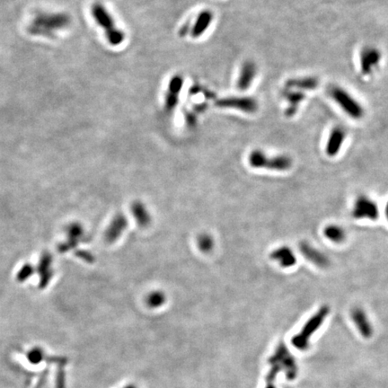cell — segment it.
<instances>
[{
  "label": "cell",
  "instance_id": "52a82bcc",
  "mask_svg": "<svg viewBox=\"0 0 388 388\" xmlns=\"http://www.w3.org/2000/svg\"><path fill=\"white\" fill-rule=\"evenodd\" d=\"M269 363L270 365H279L281 370L285 372L286 378L288 380H293L297 378V367L296 361L283 343H280L278 345L275 353L269 358Z\"/></svg>",
  "mask_w": 388,
  "mask_h": 388
},
{
  "label": "cell",
  "instance_id": "7c38bea8",
  "mask_svg": "<svg viewBox=\"0 0 388 388\" xmlns=\"http://www.w3.org/2000/svg\"><path fill=\"white\" fill-rule=\"evenodd\" d=\"M346 137L347 131L342 126H335L334 128L332 129L325 145L326 155L330 157H334L338 155L343 147Z\"/></svg>",
  "mask_w": 388,
  "mask_h": 388
},
{
  "label": "cell",
  "instance_id": "4fadbf2b",
  "mask_svg": "<svg viewBox=\"0 0 388 388\" xmlns=\"http://www.w3.org/2000/svg\"><path fill=\"white\" fill-rule=\"evenodd\" d=\"M351 318L363 338L370 339L373 335V326L363 308L355 306L351 311Z\"/></svg>",
  "mask_w": 388,
  "mask_h": 388
},
{
  "label": "cell",
  "instance_id": "30bf717a",
  "mask_svg": "<svg viewBox=\"0 0 388 388\" xmlns=\"http://www.w3.org/2000/svg\"><path fill=\"white\" fill-rule=\"evenodd\" d=\"M298 248L302 256L306 258V260L315 265V267H318L320 269H326L330 266L328 256L318 248L313 247L309 243L301 242L299 244Z\"/></svg>",
  "mask_w": 388,
  "mask_h": 388
},
{
  "label": "cell",
  "instance_id": "603a6c76",
  "mask_svg": "<svg viewBox=\"0 0 388 388\" xmlns=\"http://www.w3.org/2000/svg\"><path fill=\"white\" fill-rule=\"evenodd\" d=\"M198 247L203 253H209L212 250L214 242L213 239L208 234H201L197 239Z\"/></svg>",
  "mask_w": 388,
  "mask_h": 388
},
{
  "label": "cell",
  "instance_id": "3957f363",
  "mask_svg": "<svg viewBox=\"0 0 388 388\" xmlns=\"http://www.w3.org/2000/svg\"><path fill=\"white\" fill-rule=\"evenodd\" d=\"M327 94L349 117L354 120H361L364 117V107L346 89L340 86L331 85L327 87Z\"/></svg>",
  "mask_w": 388,
  "mask_h": 388
},
{
  "label": "cell",
  "instance_id": "ba28073f",
  "mask_svg": "<svg viewBox=\"0 0 388 388\" xmlns=\"http://www.w3.org/2000/svg\"><path fill=\"white\" fill-rule=\"evenodd\" d=\"M215 105L219 108L239 110L247 114H254L258 110V103L256 102V99L247 96L246 97L243 96L242 97L239 96L226 97L217 101Z\"/></svg>",
  "mask_w": 388,
  "mask_h": 388
},
{
  "label": "cell",
  "instance_id": "277c9868",
  "mask_svg": "<svg viewBox=\"0 0 388 388\" xmlns=\"http://www.w3.org/2000/svg\"><path fill=\"white\" fill-rule=\"evenodd\" d=\"M91 14L97 24L104 29L111 45L119 46L124 42L125 40L124 32L116 26L115 20L105 5L100 3H95L92 5Z\"/></svg>",
  "mask_w": 388,
  "mask_h": 388
},
{
  "label": "cell",
  "instance_id": "7a4b0ae2",
  "mask_svg": "<svg viewBox=\"0 0 388 388\" xmlns=\"http://www.w3.org/2000/svg\"><path fill=\"white\" fill-rule=\"evenodd\" d=\"M330 314V307L327 305L321 306L317 312L307 320L302 327L301 331L293 336L291 343L299 351H306L309 348L310 339L323 325Z\"/></svg>",
  "mask_w": 388,
  "mask_h": 388
},
{
  "label": "cell",
  "instance_id": "7402d4cb",
  "mask_svg": "<svg viewBox=\"0 0 388 388\" xmlns=\"http://www.w3.org/2000/svg\"><path fill=\"white\" fill-rule=\"evenodd\" d=\"M166 300L165 295L162 291H153L146 297V305L151 308H156L164 305Z\"/></svg>",
  "mask_w": 388,
  "mask_h": 388
},
{
  "label": "cell",
  "instance_id": "8992f818",
  "mask_svg": "<svg viewBox=\"0 0 388 388\" xmlns=\"http://www.w3.org/2000/svg\"><path fill=\"white\" fill-rule=\"evenodd\" d=\"M352 217L359 220H377L379 218V205L370 196L364 194L359 195L352 205Z\"/></svg>",
  "mask_w": 388,
  "mask_h": 388
},
{
  "label": "cell",
  "instance_id": "484cf974",
  "mask_svg": "<svg viewBox=\"0 0 388 388\" xmlns=\"http://www.w3.org/2000/svg\"><path fill=\"white\" fill-rule=\"evenodd\" d=\"M135 388L134 386H131V385H130V386H128V387H126V388Z\"/></svg>",
  "mask_w": 388,
  "mask_h": 388
},
{
  "label": "cell",
  "instance_id": "9a60e30c",
  "mask_svg": "<svg viewBox=\"0 0 388 388\" xmlns=\"http://www.w3.org/2000/svg\"><path fill=\"white\" fill-rule=\"evenodd\" d=\"M257 73L256 65L253 61H246L243 64L238 77L237 86L240 91H247L254 82Z\"/></svg>",
  "mask_w": 388,
  "mask_h": 388
},
{
  "label": "cell",
  "instance_id": "6da1fadb",
  "mask_svg": "<svg viewBox=\"0 0 388 388\" xmlns=\"http://www.w3.org/2000/svg\"><path fill=\"white\" fill-rule=\"evenodd\" d=\"M70 17L68 14H38L32 19V23L29 25V32L34 35H41L44 37H53L61 30L69 26Z\"/></svg>",
  "mask_w": 388,
  "mask_h": 388
},
{
  "label": "cell",
  "instance_id": "d4e9b609",
  "mask_svg": "<svg viewBox=\"0 0 388 388\" xmlns=\"http://www.w3.org/2000/svg\"><path fill=\"white\" fill-rule=\"evenodd\" d=\"M265 388H276L274 383H267V386L265 387Z\"/></svg>",
  "mask_w": 388,
  "mask_h": 388
},
{
  "label": "cell",
  "instance_id": "2e32d148",
  "mask_svg": "<svg viewBox=\"0 0 388 388\" xmlns=\"http://www.w3.org/2000/svg\"><path fill=\"white\" fill-rule=\"evenodd\" d=\"M283 96L288 104V108L286 109V112H285V115L288 117H292L297 114L299 105H301L302 102L305 100L306 94H305V92L285 87Z\"/></svg>",
  "mask_w": 388,
  "mask_h": 388
},
{
  "label": "cell",
  "instance_id": "9c48e42d",
  "mask_svg": "<svg viewBox=\"0 0 388 388\" xmlns=\"http://www.w3.org/2000/svg\"><path fill=\"white\" fill-rule=\"evenodd\" d=\"M382 60V52L377 47L372 45L365 46L360 54L361 71L364 76H370L374 73Z\"/></svg>",
  "mask_w": 388,
  "mask_h": 388
},
{
  "label": "cell",
  "instance_id": "44dd1931",
  "mask_svg": "<svg viewBox=\"0 0 388 388\" xmlns=\"http://www.w3.org/2000/svg\"><path fill=\"white\" fill-rule=\"evenodd\" d=\"M131 212L137 224L142 228H146L150 224V215L146 210V206L141 201H134L131 205Z\"/></svg>",
  "mask_w": 388,
  "mask_h": 388
},
{
  "label": "cell",
  "instance_id": "e0dca14e",
  "mask_svg": "<svg viewBox=\"0 0 388 388\" xmlns=\"http://www.w3.org/2000/svg\"><path fill=\"white\" fill-rule=\"evenodd\" d=\"M320 80L315 77H302L291 78L286 83V88L299 91H312L319 87Z\"/></svg>",
  "mask_w": 388,
  "mask_h": 388
},
{
  "label": "cell",
  "instance_id": "cb8c5ba5",
  "mask_svg": "<svg viewBox=\"0 0 388 388\" xmlns=\"http://www.w3.org/2000/svg\"><path fill=\"white\" fill-rule=\"evenodd\" d=\"M385 215H386V218L388 220V201L387 202V204H386V207H385Z\"/></svg>",
  "mask_w": 388,
  "mask_h": 388
},
{
  "label": "cell",
  "instance_id": "ffe728a7",
  "mask_svg": "<svg viewBox=\"0 0 388 388\" xmlns=\"http://www.w3.org/2000/svg\"><path fill=\"white\" fill-rule=\"evenodd\" d=\"M323 233L324 238L334 244H343L347 238V234L345 229L339 225H327L324 228Z\"/></svg>",
  "mask_w": 388,
  "mask_h": 388
},
{
  "label": "cell",
  "instance_id": "d6986e66",
  "mask_svg": "<svg viewBox=\"0 0 388 388\" xmlns=\"http://www.w3.org/2000/svg\"><path fill=\"white\" fill-rule=\"evenodd\" d=\"M127 225H128V221L125 218V216L123 214L117 215L107 230L106 239L109 242H114L116 239H118L120 236L127 228Z\"/></svg>",
  "mask_w": 388,
  "mask_h": 388
},
{
  "label": "cell",
  "instance_id": "ac0fdd59",
  "mask_svg": "<svg viewBox=\"0 0 388 388\" xmlns=\"http://www.w3.org/2000/svg\"><path fill=\"white\" fill-rule=\"evenodd\" d=\"M214 18L213 13L210 10H203L201 12L196 19V22L194 23L192 29V37L197 39L201 37L204 32L210 27Z\"/></svg>",
  "mask_w": 388,
  "mask_h": 388
},
{
  "label": "cell",
  "instance_id": "5b68a950",
  "mask_svg": "<svg viewBox=\"0 0 388 388\" xmlns=\"http://www.w3.org/2000/svg\"><path fill=\"white\" fill-rule=\"evenodd\" d=\"M248 161L252 167L255 168H266L284 172L288 171L292 166L293 161L290 156L286 155L269 156L265 155L261 150L252 151L248 156Z\"/></svg>",
  "mask_w": 388,
  "mask_h": 388
},
{
  "label": "cell",
  "instance_id": "5bb4252c",
  "mask_svg": "<svg viewBox=\"0 0 388 388\" xmlns=\"http://www.w3.org/2000/svg\"><path fill=\"white\" fill-rule=\"evenodd\" d=\"M269 257L271 260H275L282 268H291L297 263V256L290 247H279L270 253Z\"/></svg>",
  "mask_w": 388,
  "mask_h": 388
},
{
  "label": "cell",
  "instance_id": "8fae6325",
  "mask_svg": "<svg viewBox=\"0 0 388 388\" xmlns=\"http://www.w3.org/2000/svg\"><path fill=\"white\" fill-rule=\"evenodd\" d=\"M183 87V78L181 75H175L171 78L164 98V110L167 114L173 113L178 105L179 96Z\"/></svg>",
  "mask_w": 388,
  "mask_h": 388
}]
</instances>
